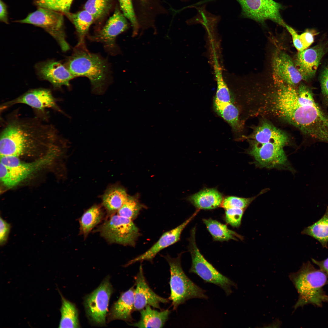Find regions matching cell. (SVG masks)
Returning <instances> with one entry per match:
<instances>
[{
    "mask_svg": "<svg viewBox=\"0 0 328 328\" xmlns=\"http://www.w3.org/2000/svg\"><path fill=\"white\" fill-rule=\"evenodd\" d=\"M280 115L298 128L311 141L328 143V113L315 100L311 89L300 84H282L275 98Z\"/></svg>",
    "mask_w": 328,
    "mask_h": 328,
    "instance_id": "6da1fadb",
    "label": "cell"
},
{
    "mask_svg": "<svg viewBox=\"0 0 328 328\" xmlns=\"http://www.w3.org/2000/svg\"><path fill=\"white\" fill-rule=\"evenodd\" d=\"M37 118H22L17 114L8 117L0 135V156L19 157L24 154L50 149L63 140L53 125Z\"/></svg>",
    "mask_w": 328,
    "mask_h": 328,
    "instance_id": "7a4b0ae2",
    "label": "cell"
},
{
    "mask_svg": "<svg viewBox=\"0 0 328 328\" xmlns=\"http://www.w3.org/2000/svg\"><path fill=\"white\" fill-rule=\"evenodd\" d=\"M65 66L74 77L88 78L94 93L104 92L108 72L107 63L99 56L88 51L85 44H77Z\"/></svg>",
    "mask_w": 328,
    "mask_h": 328,
    "instance_id": "3957f363",
    "label": "cell"
},
{
    "mask_svg": "<svg viewBox=\"0 0 328 328\" xmlns=\"http://www.w3.org/2000/svg\"><path fill=\"white\" fill-rule=\"evenodd\" d=\"M289 277L299 295L294 309L308 304L321 307L323 303L328 302V296L323 289L327 276L309 261L304 263L297 272L291 273Z\"/></svg>",
    "mask_w": 328,
    "mask_h": 328,
    "instance_id": "277c9868",
    "label": "cell"
},
{
    "mask_svg": "<svg viewBox=\"0 0 328 328\" xmlns=\"http://www.w3.org/2000/svg\"><path fill=\"white\" fill-rule=\"evenodd\" d=\"M59 150L58 148H53L45 156L30 162H22L17 156H0L1 181L9 188L17 186L34 173L50 164Z\"/></svg>",
    "mask_w": 328,
    "mask_h": 328,
    "instance_id": "5b68a950",
    "label": "cell"
},
{
    "mask_svg": "<svg viewBox=\"0 0 328 328\" xmlns=\"http://www.w3.org/2000/svg\"><path fill=\"white\" fill-rule=\"evenodd\" d=\"M181 254L173 258L169 255L164 256L170 268V295L174 310L186 301L193 298L207 299L206 291L193 282L185 274L181 266Z\"/></svg>",
    "mask_w": 328,
    "mask_h": 328,
    "instance_id": "8992f818",
    "label": "cell"
},
{
    "mask_svg": "<svg viewBox=\"0 0 328 328\" xmlns=\"http://www.w3.org/2000/svg\"><path fill=\"white\" fill-rule=\"evenodd\" d=\"M196 230L195 227L192 229L189 238L188 248L192 259L189 272L196 274L205 282L218 286L227 296L230 295L232 292V288H237V285L219 272L201 254L196 243Z\"/></svg>",
    "mask_w": 328,
    "mask_h": 328,
    "instance_id": "52a82bcc",
    "label": "cell"
},
{
    "mask_svg": "<svg viewBox=\"0 0 328 328\" xmlns=\"http://www.w3.org/2000/svg\"><path fill=\"white\" fill-rule=\"evenodd\" d=\"M96 231L110 243L133 247L141 235L132 220L117 214L110 216Z\"/></svg>",
    "mask_w": 328,
    "mask_h": 328,
    "instance_id": "ba28073f",
    "label": "cell"
},
{
    "mask_svg": "<svg viewBox=\"0 0 328 328\" xmlns=\"http://www.w3.org/2000/svg\"><path fill=\"white\" fill-rule=\"evenodd\" d=\"M63 13L39 7L25 19L17 21L22 23L33 25L43 28L56 39L63 51L70 49L65 39Z\"/></svg>",
    "mask_w": 328,
    "mask_h": 328,
    "instance_id": "9c48e42d",
    "label": "cell"
},
{
    "mask_svg": "<svg viewBox=\"0 0 328 328\" xmlns=\"http://www.w3.org/2000/svg\"><path fill=\"white\" fill-rule=\"evenodd\" d=\"M113 292L110 277L108 276L96 289L85 297L84 303L86 314L93 324L105 325L109 302Z\"/></svg>",
    "mask_w": 328,
    "mask_h": 328,
    "instance_id": "30bf717a",
    "label": "cell"
},
{
    "mask_svg": "<svg viewBox=\"0 0 328 328\" xmlns=\"http://www.w3.org/2000/svg\"><path fill=\"white\" fill-rule=\"evenodd\" d=\"M241 8V15L260 23L270 20L285 27L286 24L280 13L282 8L273 0H236Z\"/></svg>",
    "mask_w": 328,
    "mask_h": 328,
    "instance_id": "8fae6325",
    "label": "cell"
},
{
    "mask_svg": "<svg viewBox=\"0 0 328 328\" xmlns=\"http://www.w3.org/2000/svg\"><path fill=\"white\" fill-rule=\"evenodd\" d=\"M57 100L53 95L51 91L45 88L32 89L19 96L3 103L0 106L2 111L19 104H26L33 108L37 112L45 115L46 109L51 108L62 114L64 112L57 104Z\"/></svg>",
    "mask_w": 328,
    "mask_h": 328,
    "instance_id": "7c38bea8",
    "label": "cell"
},
{
    "mask_svg": "<svg viewBox=\"0 0 328 328\" xmlns=\"http://www.w3.org/2000/svg\"><path fill=\"white\" fill-rule=\"evenodd\" d=\"M250 143L249 153L261 166L272 168L286 162L287 157L283 149L284 144L276 142L260 144L250 142Z\"/></svg>",
    "mask_w": 328,
    "mask_h": 328,
    "instance_id": "4fadbf2b",
    "label": "cell"
},
{
    "mask_svg": "<svg viewBox=\"0 0 328 328\" xmlns=\"http://www.w3.org/2000/svg\"><path fill=\"white\" fill-rule=\"evenodd\" d=\"M199 210H196L191 216L181 224L164 233L150 248L142 254L130 260L125 265V266L144 261L152 262L154 258L159 251L175 243L180 240L183 231L196 216Z\"/></svg>",
    "mask_w": 328,
    "mask_h": 328,
    "instance_id": "5bb4252c",
    "label": "cell"
},
{
    "mask_svg": "<svg viewBox=\"0 0 328 328\" xmlns=\"http://www.w3.org/2000/svg\"><path fill=\"white\" fill-rule=\"evenodd\" d=\"M326 49L325 44H320L299 52L295 64L302 80L309 81L314 77Z\"/></svg>",
    "mask_w": 328,
    "mask_h": 328,
    "instance_id": "9a60e30c",
    "label": "cell"
},
{
    "mask_svg": "<svg viewBox=\"0 0 328 328\" xmlns=\"http://www.w3.org/2000/svg\"><path fill=\"white\" fill-rule=\"evenodd\" d=\"M134 278L136 288L134 292V311H140L148 305L161 309L160 303L169 302L168 299L159 296L150 287L144 276L142 264Z\"/></svg>",
    "mask_w": 328,
    "mask_h": 328,
    "instance_id": "2e32d148",
    "label": "cell"
},
{
    "mask_svg": "<svg viewBox=\"0 0 328 328\" xmlns=\"http://www.w3.org/2000/svg\"><path fill=\"white\" fill-rule=\"evenodd\" d=\"M272 64L274 77L278 83L294 86L302 80L292 59L284 52L279 51L275 53Z\"/></svg>",
    "mask_w": 328,
    "mask_h": 328,
    "instance_id": "e0dca14e",
    "label": "cell"
},
{
    "mask_svg": "<svg viewBox=\"0 0 328 328\" xmlns=\"http://www.w3.org/2000/svg\"><path fill=\"white\" fill-rule=\"evenodd\" d=\"M35 67L39 77L49 81L54 87L60 88L63 85L69 87L70 81L74 78L65 65L57 61L41 62Z\"/></svg>",
    "mask_w": 328,
    "mask_h": 328,
    "instance_id": "ac0fdd59",
    "label": "cell"
},
{
    "mask_svg": "<svg viewBox=\"0 0 328 328\" xmlns=\"http://www.w3.org/2000/svg\"><path fill=\"white\" fill-rule=\"evenodd\" d=\"M128 27L126 18L116 8L102 29L91 39L101 42L108 49H113L115 46L116 37L127 29Z\"/></svg>",
    "mask_w": 328,
    "mask_h": 328,
    "instance_id": "d6986e66",
    "label": "cell"
},
{
    "mask_svg": "<svg viewBox=\"0 0 328 328\" xmlns=\"http://www.w3.org/2000/svg\"><path fill=\"white\" fill-rule=\"evenodd\" d=\"M134 286L122 292L118 299L112 304L107 315V321L121 320L132 323V314L134 306Z\"/></svg>",
    "mask_w": 328,
    "mask_h": 328,
    "instance_id": "ffe728a7",
    "label": "cell"
},
{
    "mask_svg": "<svg viewBox=\"0 0 328 328\" xmlns=\"http://www.w3.org/2000/svg\"><path fill=\"white\" fill-rule=\"evenodd\" d=\"M223 197L214 188L204 189L190 196L187 200L198 210H212L220 207Z\"/></svg>",
    "mask_w": 328,
    "mask_h": 328,
    "instance_id": "44dd1931",
    "label": "cell"
},
{
    "mask_svg": "<svg viewBox=\"0 0 328 328\" xmlns=\"http://www.w3.org/2000/svg\"><path fill=\"white\" fill-rule=\"evenodd\" d=\"M248 138L250 142L260 144L276 142L285 145L288 141V137L283 132L267 122L258 127Z\"/></svg>",
    "mask_w": 328,
    "mask_h": 328,
    "instance_id": "7402d4cb",
    "label": "cell"
},
{
    "mask_svg": "<svg viewBox=\"0 0 328 328\" xmlns=\"http://www.w3.org/2000/svg\"><path fill=\"white\" fill-rule=\"evenodd\" d=\"M140 318L130 325L138 328H162L167 321L170 311L168 309L159 311L148 305L140 311Z\"/></svg>",
    "mask_w": 328,
    "mask_h": 328,
    "instance_id": "603a6c76",
    "label": "cell"
},
{
    "mask_svg": "<svg viewBox=\"0 0 328 328\" xmlns=\"http://www.w3.org/2000/svg\"><path fill=\"white\" fill-rule=\"evenodd\" d=\"M128 196L123 187L113 185L109 187L102 196V203L108 214L111 216L117 212L126 200Z\"/></svg>",
    "mask_w": 328,
    "mask_h": 328,
    "instance_id": "cb8c5ba5",
    "label": "cell"
},
{
    "mask_svg": "<svg viewBox=\"0 0 328 328\" xmlns=\"http://www.w3.org/2000/svg\"><path fill=\"white\" fill-rule=\"evenodd\" d=\"M203 221L215 241H223L230 240L237 241L243 237L229 229L227 226L211 218L203 219Z\"/></svg>",
    "mask_w": 328,
    "mask_h": 328,
    "instance_id": "d4e9b609",
    "label": "cell"
},
{
    "mask_svg": "<svg viewBox=\"0 0 328 328\" xmlns=\"http://www.w3.org/2000/svg\"><path fill=\"white\" fill-rule=\"evenodd\" d=\"M59 292L61 297V305L59 328L80 327L78 312L75 305L66 299L60 291Z\"/></svg>",
    "mask_w": 328,
    "mask_h": 328,
    "instance_id": "484cf974",
    "label": "cell"
},
{
    "mask_svg": "<svg viewBox=\"0 0 328 328\" xmlns=\"http://www.w3.org/2000/svg\"><path fill=\"white\" fill-rule=\"evenodd\" d=\"M74 25L79 38L78 44L84 43V38L89 28L94 20L93 16L85 10L76 13L70 12L64 14Z\"/></svg>",
    "mask_w": 328,
    "mask_h": 328,
    "instance_id": "4316f807",
    "label": "cell"
},
{
    "mask_svg": "<svg viewBox=\"0 0 328 328\" xmlns=\"http://www.w3.org/2000/svg\"><path fill=\"white\" fill-rule=\"evenodd\" d=\"M302 234L310 236L319 241L323 247L328 243V207L323 217L312 225L305 228Z\"/></svg>",
    "mask_w": 328,
    "mask_h": 328,
    "instance_id": "83f0119b",
    "label": "cell"
},
{
    "mask_svg": "<svg viewBox=\"0 0 328 328\" xmlns=\"http://www.w3.org/2000/svg\"><path fill=\"white\" fill-rule=\"evenodd\" d=\"M103 216L100 206L94 205L86 211L79 220L80 233L86 238L101 221Z\"/></svg>",
    "mask_w": 328,
    "mask_h": 328,
    "instance_id": "f1b7e54d",
    "label": "cell"
},
{
    "mask_svg": "<svg viewBox=\"0 0 328 328\" xmlns=\"http://www.w3.org/2000/svg\"><path fill=\"white\" fill-rule=\"evenodd\" d=\"M214 107L217 114L228 122L234 131L240 129L238 110L231 102H222L215 99Z\"/></svg>",
    "mask_w": 328,
    "mask_h": 328,
    "instance_id": "f546056e",
    "label": "cell"
},
{
    "mask_svg": "<svg viewBox=\"0 0 328 328\" xmlns=\"http://www.w3.org/2000/svg\"><path fill=\"white\" fill-rule=\"evenodd\" d=\"M145 207V206L139 201L138 195H128L117 214L133 220L138 217L140 211Z\"/></svg>",
    "mask_w": 328,
    "mask_h": 328,
    "instance_id": "4dcf8cb0",
    "label": "cell"
},
{
    "mask_svg": "<svg viewBox=\"0 0 328 328\" xmlns=\"http://www.w3.org/2000/svg\"><path fill=\"white\" fill-rule=\"evenodd\" d=\"M111 6L110 0H87L84 9L93 16L94 20H97L107 13Z\"/></svg>",
    "mask_w": 328,
    "mask_h": 328,
    "instance_id": "1f68e13d",
    "label": "cell"
},
{
    "mask_svg": "<svg viewBox=\"0 0 328 328\" xmlns=\"http://www.w3.org/2000/svg\"><path fill=\"white\" fill-rule=\"evenodd\" d=\"M217 63L214 65V69L217 84L215 99L224 103L231 102V99L228 88L223 78L221 68Z\"/></svg>",
    "mask_w": 328,
    "mask_h": 328,
    "instance_id": "d6a6232c",
    "label": "cell"
},
{
    "mask_svg": "<svg viewBox=\"0 0 328 328\" xmlns=\"http://www.w3.org/2000/svg\"><path fill=\"white\" fill-rule=\"evenodd\" d=\"M73 0H34L38 7L47 9L65 14L69 12Z\"/></svg>",
    "mask_w": 328,
    "mask_h": 328,
    "instance_id": "836d02e7",
    "label": "cell"
},
{
    "mask_svg": "<svg viewBox=\"0 0 328 328\" xmlns=\"http://www.w3.org/2000/svg\"><path fill=\"white\" fill-rule=\"evenodd\" d=\"M120 9L125 16L130 22L133 29V36L138 33L139 25L133 6L132 0H118Z\"/></svg>",
    "mask_w": 328,
    "mask_h": 328,
    "instance_id": "e575fe53",
    "label": "cell"
},
{
    "mask_svg": "<svg viewBox=\"0 0 328 328\" xmlns=\"http://www.w3.org/2000/svg\"><path fill=\"white\" fill-rule=\"evenodd\" d=\"M255 198V197L244 198L234 196H227L223 199L220 207L225 210L232 208L244 209L247 207Z\"/></svg>",
    "mask_w": 328,
    "mask_h": 328,
    "instance_id": "d590c367",
    "label": "cell"
},
{
    "mask_svg": "<svg viewBox=\"0 0 328 328\" xmlns=\"http://www.w3.org/2000/svg\"><path fill=\"white\" fill-rule=\"evenodd\" d=\"M244 212V209L239 208L226 209L224 216L226 222L232 227H238L241 224Z\"/></svg>",
    "mask_w": 328,
    "mask_h": 328,
    "instance_id": "8d00e7d4",
    "label": "cell"
},
{
    "mask_svg": "<svg viewBox=\"0 0 328 328\" xmlns=\"http://www.w3.org/2000/svg\"><path fill=\"white\" fill-rule=\"evenodd\" d=\"M321 99L323 107H328V65L322 72L320 78Z\"/></svg>",
    "mask_w": 328,
    "mask_h": 328,
    "instance_id": "74e56055",
    "label": "cell"
},
{
    "mask_svg": "<svg viewBox=\"0 0 328 328\" xmlns=\"http://www.w3.org/2000/svg\"><path fill=\"white\" fill-rule=\"evenodd\" d=\"M0 244L1 246L7 243L9 234L11 226L10 224L0 217Z\"/></svg>",
    "mask_w": 328,
    "mask_h": 328,
    "instance_id": "f35d334b",
    "label": "cell"
},
{
    "mask_svg": "<svg viewBox=\"0 0 328 328\" xmlns=\"http://www.w3.org/2000/svg\"><path fill=\"white\" fill-rule=\"evenodd\" d=\"M316 34L314 30L307 29L300 35V40L304 49H307L313 42L314 36Z\"/></svg>",
    "mask_w": 328,
    "mask_h": 328,
    "instance_id": "ab89813d",
    "label": "cell"
},
{
    "mask_svg": "<svg viewBox=\"0 0 328 328\" xmlns=\"http://www.w3.org/2000/svg\"><path fill=\"white\" fill-rule=\"evenodd\" d=\"M285 27L292 36L293 44L296 49L299 51L304 50L300 40V35L292 28L288 25L286 24Z\"/></svg>",
    "mask_w": 328,
    "mask_h": 328,
    "instance_id": "60d3db41",
    "label": "cell"
},
{
    "mask_svg": "<svg viewBox=\"0 0 328 328\" xmlns=\"http://www.w3.org/2000/svg\"><path fill=\"white\" fill-rule=\"evenodd\" d=\"M0 20L1 22L8 24V16L6 5L2 0L0 2Z\"/></svg>",
    "mask_w": 328,
    "mask_h": 328,
    "instance_id": "b9f144b4",
    "label": "cell"
},
{
    "mask_svg": "<svg viewBox=\"0 0 328 328\" xmlns=\"http://www.w3.org/2000/svg\"><path fill=\"white\" fill-rule=\"evenodd\" d=\"M312 261L313 263L318 266L319 269L325 272L328 277V258L321 261L312 258Z\"/></svg>",
    "mask_w": 328,
    "mask_h": 328,
    "instance_id": "7bdbcfd3",
    "label": "cell"
}]
</instances>
